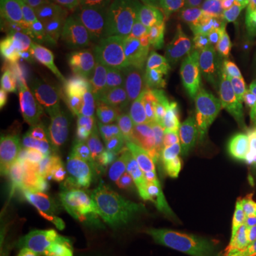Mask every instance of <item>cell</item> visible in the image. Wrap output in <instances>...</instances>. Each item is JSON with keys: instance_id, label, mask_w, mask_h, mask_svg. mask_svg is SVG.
I'll use <instances>...</instances> for the list:
<instances>
[{"instance_id": "2", "label": "cell", "mask_w": 256, "mask_h": 256, "mask_svg": "<svg viewBox=\"0 0 256 256\" xmlns=\"http://www.w3.org/2000/svg\"><path fill=\"white\" fill-rule=\"evenodd\" d=\"M215 18L158 12L148 28L174 57L186 86L210 76Z\"/></svg>"}, {"instance_id": "22", "label": "cell", "mask_w": 256, "mask_h": 256, "mask_svg": "<svg viewBox=\"0 0 256 256\" xmlns=\"http://www.w3.org/2000/svg\"><path fill=\"white\" fill-rule=\"evenodd\" d=\"M131 206L148 230L156 232L161 228L165 214V192L161 191H131Z\"/></svg>"}, {"instance_id": "25", "label": "cell", "mask_w": 256, "mask_h": 256, "mask_svg": "<svg viewBox=\"0 0 256 256\" xmlns=\"http://www.w3.org/2000/svg\"><path fill=\"white\" fill-rule=\"evenodd\" d=\"M224 0H161L160 12L175 14H192L215 18Z\"/></svg>"}, {"instance_id": "5", "label": "cell", "mask_w": 256, "mask_h": 256, "mask_svg": "<svg viewBox=\"0 0 256 256\" xmlns=\"http://www.w3.org/2000/svg\"><path fill=\"white\" fill-rule=\"evenodd\" d=\"M62 175L76 204L100 234L122 222L120 216V182L114 175L76 156L64 161Z\"/></svg>"}, {"instance_id": "33", "label": "cell", "mask_w": 256, "mask_h": 256, "mask_svg": "<svg viewBox=\"0 0 256 256\" xmlns=\"http://www.w3.org/2000/svg\"><path fill=\"white\" fill-rule=\"evenodd\" d=\"M196 256H238L235 249L230 248H205L196 245Z\"/></svg>"}, {"instance_id": "28", "label": "cell", "mask_w": 256, "mask_h": 256, "mask_svg": "<svg viewBox=\"0 0 256 256\" xmlns=\"http://www.w3.org/2000/svg\"><path fill=\"white\" fill-rule=\"evenodd\" d=\"M38 111H40V117L50 120L52 122H54L60 127H68L70 126V116L64 107L62 97L53 101H47V102H42L38 106Z\"/></svg>"}, {"instance_id": "18", "label": "cell", "mask_w": 256, "mask_h": 256, "mask_svg": "<svg viewBox=\"0 0 256 256\" xmlns=\"http://www.w3.org/2000/svg\"><path fill=\"white\" fill-rule=\"evenodd\" d=\"M249 171V150L245 140L215 136L212 181L225 176L248 174Z\"/></svg>"}, {"instance_id": "12", "label": "cell", "mask_w": 256, "mask_h": 256, "mask_svg": "<svg viewBox=\"0 0 256 256\" xmlns=\"http://www.w3.org/2000/svg\"><path fill=\"white\" fill-rule=\"evenodd\" d=\"M196 200L236 215L240 220L250 218L256 212V192L249 174L230 175L212 181Z\"/></svg>"}, {"instance_id": "36", "label": "cell", "mask_w": 256, "mask_h": 256, "mask_svg": "<svg viewBox=\"0 0 256 256\" xmlns=\"http://www.w3.org/2000/svg\"><path fill=\"white\" fill-rule=\"evenodd\" d=\"M154 256H172V255H170V254H164V252H156V255Z\"/></svg>"}, {"instance_id": "8", "label": "cell", "mask_w": 256, "mask_h": 256, "mask_svg": "<svg viewBox=\"0 0 256 256\" xmlns=\"http://www.w3.org/2000/svg\"><path fill=\"white\" fill-rule=\"evenodd\" d=\"M60 97L70 118L76 124L96 136L126 165L132 161V158L128 156L124 146L120 144L117 137L111 131L108 126V111L102 101L92 96L90 92H82L70 84L64 86Z\"/></svg>"}, {"instance_id": "6", "label": "cell", "mask_w": 256, "mask_h": 256, "mask_svg": "<svg viewBox=\"0 0 256 256\" xmlns=\"http://www.w3.org/2000/svg\"><path fill=\"white\" fill-rule=\"evenodd\" d=\"M36 174L40 222L47 239L63 254L73 250L80 245L87 216L60 181L54 166L43 165Z\"/></svg>"}, {"instance_id": "29", "label": "cell", "mask_w": 256, "mask_h": 256, "mask_svg": "<svg viewBox=\"0 0 256 256\" xmlns=\"http://www.w3.org/2000/svg\"><path fill=\"white\" fill-rule=\"evenodd\" d=\"M234 242L238 256H256V228H242Z\"/></svg>"}, {"instance_id": "30", "label": "cell", "mask_w": 256, "mask_h": 256, "mask_svg": "<svg viewBox=\"0 0 256 256\" xmlns=\"http://www.w3.org/2000/svg\"><path fill=\"white\" fill-rule=\"evenodd\" d=\"M50 2L56 9L60 13H63L67 18H74L82 10L96 6L98 3H102L101 0H50Z\"/></svg>"}, {"instance_id": "14", "label": "cell", "mask_w": 256, "mask_h": 256, "mask_svg": "<svg viewBox=\"0 0 256 256\" xmlns=\"http://www.w3.org/2000/svg\"><path fill=\"white\" fill-rule=\"evenodd\" d=\"M192 228L202 246L222 248L235 239L242 229V220L196 200L192 201Z\"/></svg>"}, {"instance_id": "16", "label": "cell", "mask_w": 256, "mask_h": 256, "mask_svg": "<svg viewBox=\"0 0 256 256\" xmlns=\"http://www.w3.org/2000/svg\"><path fill=\"white\" fill-rule=\"evenodd\" d=\"M0 104L3 112L12 120V122L18 126L36 124L40 117V102L30 92L24 74L20 70H14L2 82Z\"/></svg>"}, {"instance_id": "27", "label": "cell", "mask_w": 256, "mask_h": 256, "mask_svg": "<svg viewBox=\"0 0 256 256\" xmlns=\"http://www.w3.org/2000/svg\"><path fill=\"white\" fill-rule=\"evenodd\" d=\"M101 2L140 20L151 18L160 12L161 8V0H101Z\"/></svg>"}, {"instance_id": "21", "label": "cell", "mask_w": 256, "mask_h": 256, "mask_svg": "<svg viewBox=\"0 0 256 256\" xmlns=\"http://www.w3.org/2000/svg\"><path fill=\"white\" fill-rule=\"evenodd\" d=\"M165 214L161 228L172 232H188L192 216V198L184 181H175L165 191Z\"/></svg>"}, {"instance_id": "13", "label": "cell", "mask_w": 256, "mask_h": 256, "mask_svg": "<svg viewBox=\"0 0 256 256\" xmlns=\"http://www.w3.org/2000/svg\"><path fill=\"white\" fill-rule=\"evenodd\" d=\"M68 20L76 38L87 47L101 38L117 33H134L136 28V23L132 22V18H128V14L106 3H98L82 10Z\"/></svg>"}, {"instance_id": "1", "label": "cell", "mask_w": 256, "mask_h": 256, "mask_svg": "<svg viewBox=\"0 0 256 256\" xmlns=\"http://www.w3.org/2000/svg\"><path fill=\"white\" fill-rule=\"evenodd\" d=\"M249 73L220 72L202 78L190 94L192 121L214 136L246 140L256 134L249 108Z\"/></svg>"}, {"instance_id": "17", "label": "cell", "mask_w": 256, "mask_h": 256, "mask_svg": "<svg viewBox=\"0 0 256 256\" xmlns=\"http://www.w3.org/2000/svg\"><path fill=\"white\" fill-rule=\"evenodd\" d=\"M63 64V77L78 86L94 87L100 92H107L100 76L94 70L88 53V47L77 38L58 50Z\"/></svg>"}, {"instance_id": "23", "label": "cell", "mask_w": 256, "mask_h": 256, "mask_svg": "<svg viewBox=\"0 0 256 256\" xmlns=\"http://www.w3.org/2000/svg\"><path fill=\"white\" fill-rule=\"evenodd\" d=\"M138 239L127 224L101 234V246L97 256H138Z\"/></svg>"}, {"instance_id": "34", "label": "cell", "mask_w": 256, "mask_h": 256, "mask_svg": "<svg viewBox=\"0 0 256 256\" xmlns=\"http://www.w3.org/2000/svg\"><path fill=\"white\" fill-rule=\"evenodd\" d=\"M248 97H249V108L256 124V72L249 76L248 82Z\"/></svg>"}, {"instance_id": "35", "label": "cell", "mask_w": 256, "mask_h": 256, "mask_svg": "<svg viewBox=\"0 0 256 256\" xmlns=\"http://www.w3.org/2000/svg\"><path fill=\"white\" fill-rule=\"evenodd\" d=\"M62 256H90V254H88L87 249H84V248H76L73 250L64 252Z\"/></svg>"}, {"instance_id": "32", "label": "cell", "mask_w": 256, "mask_h": 256, "mask_svg": "<svg viewBox=\"0 0 256 256\" xmlns=\"http://www.w3.org/2000/svg\"><path fill=\"white\" fill-rule=\"evenodd\" d=\"M245 142L249 150V171H248V174L250 176V181L254 184L256 192V134L246 138Z\"/></svg>"}, {"instance_id": "26", "label": "cell", "mask_w": 256, "mask_h": 256, "mask_svg": "<svg viewBox=\"0 0 256 256\" xmlns=\"http://www.w3.org/2000/svg\"><path fill=\"white\" fill-rule=\"evenodd\" d=\"M190 235L188 232H172L166 229H158L156 232L154 249L156 252H164L172 256L190 255Z\"/></svg>"}, {"instance_id": "3", "label": "cell", "mask_w": 256, "mask_h": 256, "mask_svg": "<svg viewBox=\"0 0 256 256\" xmlns=\"http://www.w3.org/2000/svg\"><path fill=\"white\" fill-rule=\"evenodd\" d=\"M256 72V0H226L214 24L210 74Z\"/></svg>"}, {"instance_id": "11", "label": "cell", "mask_w": 256, "mask_h": 256, "mask_svg": "<svg viewBox=\"0 0 256 256\" xmlns=\"http://www.w3.org/2000/svg\"><path fill=\"white\" fill-rule=\"evenodd\" d=\"M131 191L165 192L175 181H184L180 160L166 152L151 150L127 165Z\"/></svg>"}, {"instance_id": "24", "label": "cell", "mask_w": 256, "mask_h": 256, "mask_svg": "<svg viewBox=\"0 0 256 256\" xmlns=\"http://www.w3.org/2000/svg\"><path fill=\"white\" fill-rule=\"evenodd\" d=\"M42 6L44 12V24H46L47 40L50 46L54 50H60L68 43H72L76 36H74L70 20L60 13L52 4L50 0H42Z\"/></svg>"}, {"instance_id": "7", "label": "cell", "mask_w": 256, "mask_h": 256, "mask_svg": "<svg viewBox=\"0 0 256 256\" xmlns=\"http://www.w3.org/2000/svg\"><path fill=\"white\" fill-rule=\"evenodd\" d=\"M134 118L144 142L151 150L181 158L192 128L191 111L181 100L146 102L136 110Z\"/></svg>"}, {"instance_id": "19", "label": "cell", "mask_w": 256, "mask_h": 256, "mask_svg": "<svg viewBox=\"0 0 256 256\" xmlns=\"http://www.w3.org/2000/svg\"><path fill=\"white\" fill-rule=\"evenodd\" d=\"M18 140L28 150L33 156L34 168H40L43 165L54 166L56 146L50 132L36 124L30 126H18L12 122L9 131L6 134V141Z\"/></svg>"}, {"instance_id": "20", "label": "cell", "mask_w": 256, "mask_h": 256, "mask_svg": "<svg viewBox=\"0 0 256 256\" xmlns=\"http://www.w3.org/2000/svg\"><path fill=\"white\" fill-rule=\"evenodd\" d=\"M34 161L24 144L18 140H9L2 154V176L14 185L34 184Z\"/></svg>"}, {"instance_id": "37", "label": "cell", "mask_w": 256, "mask_h": 256, "mask_svg": "<svg viewBox=\"0 0 256 256\" xmlns=\"http://www.w3.org/2000/svg\"><path fill=\"white\" fill-rule=\"evenodd\" d=\"M188 256H194V254H192V252H190V255Z\"/></svg>"}, {"instance_id": "15", "label": "cell", "mask_w": 256, "mask_h": 256, "mask_svg": "<svg viewBox=\"0 0 256 256\" xmlns=\"http://www.w3.org/2000/svg\"><path fill=\"white\" fill-rule=\"evenodd\" d=\"M134 36L136 34L132 32L117 33L88 46L92 67L100 76L107 92L114 88L120 74H122L128 48Z\"/></svg>"}, {"instance_id": "9", "label": "cell", "mask_w": 256, "mask_h": 256, "mask_svg": "<svg viewBox=\"0 0 256 256\" xmlns=\"http://www.w3.org/2000/svg\"><path fill=\"white\" fill-rule=\"evenodd\" d=\"M0 20L6 38L57 52L47 40L42 0H0Z\"/></svg>"}, {"instance_id": "31", "label": "cell", "mask_w": 256, "mask_h": 256, "mask_svg": "<svg viewBox=\"0 0 256 256\" xmlns=\"http://www.w3.org/2000/svg\"><path fill=\"white\" fill-rule=\"evenodd\" d=\"M14 200H16L14 184L2 176V180H0V215H2V218H4L10 212V210L13 208Z\"/></svg>"}, {"instance_id": "10", "label": "cell", "mask_w": 256, "mask_h": 256, "mask_svg": "<svg viewBox=\"0 0 256 256\" xmlns=\"http://www.w3.org/2000/svg\"><path fill=\"white\" fill-rule=\"evenodd\" d=\"M215 136L196 121H192L191 134L185 151L180 158L184 185L195 201L204 188L210 182L214 166Z\"/></svg>"}, {"instance_id": "4", "label": "cell", "mask_w": 256, "mask_h": 256, "mask_svg": "<svg viewBox=\"0 0 256 256\" xmlns=\"http://www.w3.org/2000/svg\"><path fill=\"white\" fill-rule=\"evenodd\" d=\"M122 78L141 98H161L180 92L182 74L171 53L148 28L132 37Z\"/></svg>"}]
</instances>
